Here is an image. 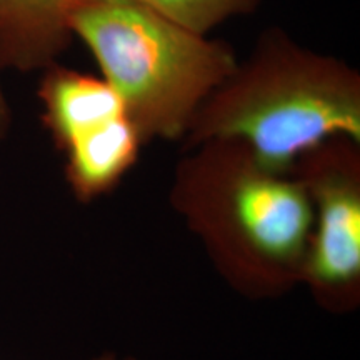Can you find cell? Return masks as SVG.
Returning <instances> with one entry per match:
<instances>
[{
	"label": "cell",
	"mask_w": 360,
	"mask_h": 360,
	"mask_svg": "<svg viewBox=\"0 0 360 360\" xmlns=\"http://www.w3.org/2000/svg\"><path fill=\"white\" fill-rule=\"evenodd\" d=\"M162 15L186 27L195 34L204 35L219 22L242 12L252 0H141Z\"/></svg>",
	"instance_id": "obj_8"
},
{
	"label": "cell",
	"mask_w": 360,
	"mask_h": 360,
	"mask_svg": "<svg viewBox=\"0 0 360 360\" xmlns=\"http://www.w3.org/2000/svg\"><path fill=\"white\" fill-rule=\"evenodd\" d=\"M141 141L127 115L70 141L64 148L72 186L85 197L114 186L132 165Z\"/></svg>",
	"instance_id": "obj_7"
},
{
	"label": "cell",
	"mask_w": 360,
	"mask_h": 360,
	"mask_svg": "<svg viewBox=\"0 0 360 360\" xmlns=\"http://www.w3.org/2000/svg\"><path fill=\"white\" fill-rule=\"evenodd\" d=\"M70 32L97 57L141 139L182 135L237 67L224 45L141 0H89L72 15Z\"/></svg>",
	"instance_id": "obj_2"
},
{
	"label": "cell",
	"mask_w": 360,
	"mask_h": 360,
	"mask_svg": "<svg viewBox=\"0 0 360 360\" xmlns=\"http://www.w3.org/2000/svg\"><path fill=\"white\" fill-rule=\"evenodd\" d=\"M317 205L309 272L315 282L340 285L360 272V193L354 179L342 170H321L310 182Z\"/></svg>",
	"instance_id": "obj_4"
},
{
	"label": "cell",
	"mask_w": 360,
	"mask_h": 360,
	"mask_svg": "<svg viewBox=\"0 0 360 360\" xmlns=\"http://www.w3.org/2000/svg\"><path fill=\"white\" fill-rule=\"evenodd\" d=\"M200 139L240 142L255 167L285 175L332 137L360 139V84L340 62L272 37L193 115Z\"/></svg>",
	"instance_id": "obj_1"
},
{
	"label": "cell",
	"mask_w": 360,
	"mask_h": 360,
	"mask_svg": "<svg viewBox=\"0 0 360 360\" xmlns=\"http://www.w3.org/2000/svg\"><path fill=\"white\" fill-rule=\"evenodd\" d=\"M6 122H7V109H6V102H4L2 92H0V134H2L4 129H6Z\"/></svg>",
	"instance_id": "obj_9"
},
{
	"label": "cell",
	"mask_w": 360,
	"mask_h": 360,
	"mask_svg": "<svg viewBox=\"0 0 360 360\" xmlns=\"http://www.w3.org/2000/svg\"><path fill=\"white\" fill-rule=\"evenodd\" d=\"M227 200L233 224L255 250L277 262L302 255L314 222L304 184L264 172L249 159L231 180Z\"/></svg>",
	"instance_id": "obj_3"
},
{
	"label": "cell",
	"mask_w": 360,
	"mask_h": 360,
	"mask_svg": "<svg viewBox=\"0 0 360 360\" xmlns=\"http://www.w3.org/2000/svg\"><path fill=\"white\" fill-rule=\"evenodd\" d=\"M40 96L49 127L62 147L90 130L127 115L122 98L107 80L77 72L53 70L45 79Z\"/></svg>",
	"instance_id": "obj_6"
},
{
	"label": "cell",
	"mask_w": 360,
	"mask_h": 360,
	"mask_svg": "<svg viewBox=\"0 0 360 360\" xmlns=\"http://www.w3.org/2000/svg\"><path fill=\"white\" fill-rule=\"evenodd\" d=\"M89 0H0V65L32 69L64 47L70 19Z\"/></svg>",
	"instance_id": "obj_5"
}]
</instances>
